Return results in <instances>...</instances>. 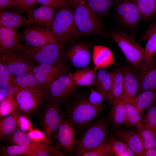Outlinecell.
Masks as SVG:
<instances>
[{
    "label": "cell",
    "instance_id": "cell-10",
    "mask_svg": "<svg viewBox=\"0 0 156 156\" xmlns=\"http://www.w3.org/2000/svg\"><path fill=\"white\" fill-rule=\"evenodd\" d=\"M77 129L68 118L63 120L58 129L56 135L58 147L65 154L70 155L74 152L77 143Z\"/></svg>",
    "mask_w": 156,
    "mask_h": 156
},
{
    "label": "cell",
    "instance_id": "cell-17",
    "mask_svg": "<svg viewBox=\"0 0 156 156\" xmlns=\"http://www.w3.org/2000/svg\"><path fill=\"white\" fill-rule=\"evenodd\" d=\"M21 34L18 29L0 28V52L9 53L19 52L24 45L20 43Z\"/></svg>",
    "mask_w": 156,
    "mask_h": 156
},
{
    "label": "cell",
    "instance_id": "cell-16",
    "mask_svg": "<svg viewBox=\"0 0 156 156\" xmlns=\"http://www.w3.org/2000/svg\"><path fill=\"white\" fill-rule=\"evenodd\" d=\"M63 55L73 66L77 68H85L91 62L89 48L85 43H80L71 46Z\"/></svg>",
    "mask_w": 156,
    "mask_h": 156
},
{
    "label": "cell",
    "instance_id": "cell-33",
    "mask_svg": "<svg viewBox=\"0 0 156 156\" xmlns=\"http://www.w3.org/2000/svg\"><path fill=\"white\" fill-rule=\"evenodd\" d=\"M123 102L125 112V125L130 127H136L142 122L141 115L134 106Z\"/></svg>",
    "mask_w": 156,
    "mask_h": 156
},
{
    "label": "cell",
    "instance_id": "cell-40",
    "mask_svg": "<svg viewBox=\"0 0 156 156\" xmlns=\"http://www.w3.org/2000/svg\"><path fill=\"white\" fill-rule=\"evenodd\" d=\"M111 150V146L109 139L96 147L84 153L82 156H109Z\"/></svg>",
    "mask_w": 156,
    "mask_h": 156
},
{
    "label": "cell",
    "instance_id": "cell-31",
    "mask_svg": "<svg viewBox=\"0 0 156 156\" xmlns=\"http://www.w3.org/2000/svg\"><path fill=\"white\" fill-rule=\"evenodd\" d=\"M16 119L12 114L1 118L0 121V139H8L16 130Z\"/></svg>",
    "mask_w": 156,
    "mask_h": 156
},
{
    "label": "cell",
    "instance_id": "cell-25",
    "mask_svg": "<svg viewBox=\"0 0 156 156\" xmlns=\"http://www.w3.org/2000/svg\"><path fill=\"white\" fill-rule=\"evenodd\" d=\"M156 90V60L150 61L141 76L138 94L150 90Z\"/></svg>",
    "mask_w": 156,
    "mask_h": 156
},
{
    "label": "cell",
    "instance_id": "cell-12",
    "mask_svg": "<svg viewBox=\"0 0 156 156\" xmlns=\"http://www.w3.org/2000/svg\"><path fill=\"white\" fill-rule=\"evenodd\" d=\"M21 40L26 45L33 47L60 42L53 35L49 28L34 26L25 28L21 34Z\"/></svg>",
    "mask_w": 156,
    "mask_h": 156
},
{
    "label": "cell",
    "instance_id": "cell-22",
    "mask_svg": "<svg viewBox=\"0 0 156 156\" xmlns=\"http://www.w3.org/2000/svg\"><path fill=\"white\" fill-rule=\"evenodd\" d=\"M111 73L112 83L108 100L109 103L112 105L122 101L121 98L124 91V86L122 67L116 68L111 72Z\"/></svg>",
    "mask_w": 156,
    "mask_h": 156
},
{
    "label": "cell",
    "instance_id": "cell-23",
    "mask_svg": "<svg viewBox=\"0 0 156 156\" xmlns=\"http://www.w3.org/2000/svg\"><path fill=\"white\" fill-rule=\"evenodd\" d=\"M0 13V27L18 29L21 27H29L32 25L29 19L14 12L5 10Z\"/></svg>",
    "mask_w": 156,
    "mask_h": 156
},
{
    "label": "cell",
    "instance_id": "cell-1",
    "mask_svg": "<svg viewBox=\"0 0 156 156\" xmlns=\"http://www.w3.org/2000/svg\"><path fill=\"white\" fill-rule=\"evenodd\" d=\"M107 118H100L85 128L77 139L73 154L82 156L85 153L108 140L110 136Z\"/></svg>",
    "mask_w": 156,
    "mask_h": 156
},
{
    "label": "cell",
    "instance_id": "cell-24",
    "mask_svg": "<svg viewBox=\"0 0 156 156\" xmlns=\"http://www.w3.org/2000/svg\"><path fill=\"white\" fill-rule=\"evenodd\" d=\"M122 101L134 106L141 115L144 110L156 102V90L145 91Z\"/></svg>",
    "mask_w": 156,
    "mask_h": 156
},
{
    "label": "cell",
    "instance_id": "cell-30",
    "mask_svg": "<svg viewBox=\"0 0 156 156\" xmlns=\"http://www.w3.org/2000/svg\"><path fill=\"white\" fill-rule=\"evenodd\" d=\"M7 140L10 143L14 144L35 146L44 147H49L51 146V144L34 141L27 135L26 132L22 131L18 129L16 130Z\"/></svg>",
    "mask_w": 156,
    "mask_h": 156
},
{
    "label": "cell",
    "instance_id": "cell-49",
    "mask_svg": "<svg viewBox=\"0 0 156 156\" xmlns=\"http://www.w3.org/2000/svg\"><path fill=\"white\" fill-rule=\"evenodd\" d=\"M143 156H156V146L144 150Z\"/></svg>",
    "mask_w": 156,
    "mask_h": 156
},
{
    "label": "cell",
    "instance_id": "cell-42",
    "mask_svg": "<svg viewBox=\"0 0 156 156\" xmlns=\"http://www.w3.org/2000/svg\"><path fill=\"white\" fill-rule=\"evenodd\" d=\"M13 76L6 65L0 60V88H4L13 86Z\"/></svg>",
    "mask_w": 156,
    "mask_h": 156
},
{
    "label": "cell",
    "instance_id": "cell-46",
    "mask_svg": "<svg viewBox=\"0 0 156 156\" xmlns=\"http://www.w3.org/2000/svg\"><path fill=\"white\" fill-rule=\"evenodd\" d=\"M67 0H36L37 3L54 8L62 7L65 6Z\"/></svg>",
    "mask_w": 156,
    "mask_h": 156
},
{
    "label": "cell",
    "instance_id": "cell-32",
    "mask_svg": "<svg viewBox=\"0 0 156 156\" xmlns=\"http://www.w3.org/2000/svg\"><path fill=\"white\" fill-rule=\"evenodd\" d=\"M144 150L156 146V134L142 122L136 127Z\"/></svg>",
    "mask_w": 156,
    "mask_h": 156
},
{
    "label": "cell",
    "instance_id": "cell-9",
    "mask_svg": "<svg viewBox=\"0 0 156 156\" xmlns=\"http://www.w3.org/2000/svg\"><path fill=\"white\" fill-rule=\"evenodd\" d=\"M116 13L120 23L131 29L136 28L141 17L138 7L132 0H118Z\"/></svg>",
    "mask_w": 156,
    "mask_h": 156
},
{
    "label": "cell",
    "instance_id": "cell-8",
    "mask_svg": "<svg viewBox=\"0 0 156 156\" xmlns=\"http://www.w3.org/2000/svg\"><path fill=\"white\" fill-rule=\"evenodd\" d=\"M14 97L17 105L16 109L25 115L35 112L48 99L37 93L24 90L15 91Z\"/></svg>",
    "mask_w": 156,
    "mask_h": 156
},
{
    "label": "cell",
    "instance_id": "cell-35",
    "mask_svg": "<svg viewBox=\"0 0 156 156\" xmlns=\"http://www.w3.org/2000/svg\"><path fill=\"white\" fill-rule=\"evenodd\" d=\"M3 154L6 156H25L34 149L40 147L35 146L23 145L14 144L11 145L1 146H0Z\"/></svg>",
    "mask_w": 156,
    "mask_h": 156
},
{
    "label": "cell",
    "instance_id": "cell-28",
    "mask_svg": "<svg viewBox=\"0 0 156 156\" xmlns=\"http://www.w3.org/2000/svg\"><path fill=\"white\" fill-rule=\"evenodd\" d=\"M112 83L111 72L105 68L97 70L94 85L96 89L102 92L108 99Z\"/></svg>",
    "mask_w": 156,
    "mask_h": 156
},
{
    "label": "cell",
    "instance_id": "cell-38",
    "mask_svg": "<svg viewBox=\"0 0 156 156\" xmlns=\"http://www.w3.org/2000/svg\"><path fill=\"white\" fill-rule=\"evenodd\" d=\"M146 110L141 115L142 122L156 134V102Z\"/></svg>",
    "mask_w": 156,
    "mask_h": 156
},
{
    "label": "cell",
    "instance_id": "cell-13",
    "mask_svg": "<svg viewBox=\"0 0 156 156\" xmlns=\"http://www.w3.org/2000/svg\"><path fill=\"white\" fill-rule=\"evenodd\" d=\"M75 86L72 81L70 73L66 72L52 82L47 92L48 96L61 101L71 96Z\"/></svg>",
    "mask_w": 156,
    "mask_h": 156
},
{
    "label": "cell",
    "instance_id": "cell-43",
    "mask_svg": "<svg viewBox=\"0 0 156 156\" xmlns=\"http://www.w3.org/2000/svg\"><path fill=\"white\" fill-rule=\"evenodd\" d=\"M37 3L36 0H12L11 8L28 13Z\"/></svg>",
    "mask_w": 156,
    "mask_h": 156
},
{
    "label": "cell",
    "instance_id": "cell-45",
    "mask_svg": "<svg viewBox=\"0 0 156 156\" xmlns=\"http://www.w3.org/2000/svg\"><path fill=\"white\" fill-rule=\"evenodd\" d=\"M89 102L95 106L102 104V103L107 100L105 95L97 89L92 88L89 96L88 97Z\"/></svg>",
    "mask_w": 156,
    "mask_h": 156
},
{
    "label": "cell",
    "instance_id": "cell-48",
    "mask_svg": "<svg viewBox=\"0 0 156 156\" xmlns=\"http://www.w3.org/2000/svg\"><path fill=\"white\" fill-rule=\"evenodd\" d=\"M12 0H0V12L11 8Z\"/></svg>",
    "mask_w": 156,
    "mask_h": 156
},
{
    "label": "cell",
    "instance_id": "cell-21",
    "mask_svg": "<svg viewBox=\"0 0 156 156\" xmlns=\"http://www.w3.org/2000/svg\"><path fill=\"white\" fill-rule=\"evenodd\" d=\"M92 57L94 68L97 70L105 68L113 64L120 66L115 61L111 50L105 46L94 45Z\"/></svg>",
    "mask_w": 156,
    "mask_h": 156
},
{
    "label": "cell",
    "instance_id": "cell-36",
    "mask_svg": "<svg viewBox=\"0 0 156 156\" xmlns=\"http://www.w3.org/2000/svg\"><path fill=\"white\" fill-rule=\"evenodd\" d=\"M132 0L138 7L143 18H148L156 13V0Z\"/></svg>",
    "mask_w": 156,
    "mask_h": 156
},
{
    "label": "cell",
    "instance_id": "cell-37",
    "mask_svg": "<svg viewBox=\"0 0 156 156\" xmlns=\"http://www.w3.org/2000/svg\"><path fill=\"white\" fill-rule=\"evenodd\" d=\"M89 7L96 14L107 12L112 5L114 0H86Z\"/></svg>",
    "mask_w": 156,
    "mask_h": 156
},
{
    "label": "cell",
    "instance_id": "cell-18",
    "mask_svg": "<svg viewBox=\"0 0 156 156\" xmlns=\"http://www.w3.org/2000/svg\"><path fill=\"white\" fill-rule=\"evenodd\" d=\"M113 134L126 144L137 156H143L144 149L136 127L115 129Z\"/></svg>",
    "mask_w": 156,
    "mask_h": 156
},
{
    "label": "cell",
    "instance_id": "cell-34",
    "mask_svg": "<svg viewBox=\"0 0 156 156\" xmlns=\"http://www.w3.org/2000/svg\"><path fill=\"white\" fill-rule=\"evenodd\" d=\"M156 54V32L148 39L144 48L143 61L140 70L141 76L151 59Z\"/></svg>",
    "mask_w": 156,
    "mask_h": 156
},
{
    "label": "cell",
    "instance_id": "cell-6",
    "mask_svg": "<svg viewBox=\"0 0 156 156\" xmlns=\"http://www.w3.org/2000/svg\"><path fill=\"white\" fill-rule=\"evenodd\" d=\"M110 36L123 53L127 61L140 72L143 64L144 48L131 36L119 30H113Z\"/></svg>",
    "mask_w": 156,
    "mask_h": 156
},
{
    "label": "cell",
    "instance_id": "cell-44",
    "mask_svg": "<svg viewBox=\"0 0 156 156\" xmlns=\"http://www.w3.org/2000/svg\"><path fill=\"white\" fill-rule=\"evenodd\" d=\"M26 133L31 139L36 142L48 144H51V141L44 132L39 129H33Z\"/></svg>",
    "mask_w": 156,
    "mask_h": 156
},
{
    "label": "cell",
    "instance_id": "cell-51",
    "mask_svg": "<svg viewBox=\"0 0 156 156\" xmlns=\"http://www.w3.org/2000/svg\"><path fill=\"white\" fill-rule=\"evenodd\" d=\"M67 0L72 2L73 1V0Z\"/></svg>",
    "mask_w": 156,
    "mask_h": 156
},
{
    "label": "cell",
    "instance_id": "cell-7",
    "mask_svg": "<svg viewBox=\"0 0 156 156\" xmlns=\"http://www.w3.org/2000/svg\"><path fill=\"white\" fill-rule=\"evenodd\" d=\"M47 100L42 121L44 132L51 141V136L57 132L65 118L60 109L61 101L49 96Z\"/></svg>",
    "mask_w": 156,
    "mask_h": 156
},
{
    "label": "cell",
    "instance_id": "cell-11",
    "mask_svg": "<svg viewBox=\"0 0 156 156\" xmlns=\"http://www.w3.org/2000/svg\"><path fill=\"white\" fill-rule=\"evenodd\" d=\"M66 72L64 65L44 64L32 66L31 71L43 89L47 93L52 82L60 75Z\"/></svg>",
    "mask_w": 156,
    "mask_h": 156
},
{
    "label": "cell",
    "instance_id": "cell-2",
    "mask_svg": "<svg viewBox=\"0 0 156 156\" xmlns=\"http://www.w3.org/2000/svg\"><path fill=\"white\" fill-rule=\"evenodd\" d=\"M105 107L103 104L94 105L89 102L88 97H82L68 105L67 116L77 129L80 130L92 123Z\"/></svg>",
    "mask_w": 156,
    "mask_h": 156
},
{
    "label": "cell",
    "instance_id": "cell-27",
    "mask_svg": "<svg viewBox=\"0 0 156 156\" xmlns=\"http://www.w3.org/2000/svg\"><path fill=\"white\" fill-rule=\"evenodd\" d=\"M108 115V120L115 129L119 128L122 125H125V112L124 102L120 101L112 104Z\"/></svg>",
    "mask_w": 156,
    "mask_h": 156
},
{
    "label": "cell",
    "instance_id": "cell-20",
    "mask_svg": "<svg viewBox=\"0 0 156 156\" xmlns=\"http://www.w3.org/2000/svg\"><path fill=\"white\" fill-rule=\"evenodd\" d=\"M13 85L15 91L20 90H28L48 98V93L43 89L31 72H26L14 77Z\"/></svg>",
    "mask_w": 156,
    "mask_h": 156
},
{
    "label": "cell",
    "instance_id": "cell-19",
    "mask_svg": "<svg viewBox=\"0 0 156 156\" xmlns=\"http://www.w3.org/2000/svg\"><path fill=\"white\" fill-rule=\"evenodd\" d=\"M55 8L42 5L28 13L29 20L34 26L52 29L54 20Z\"/></svg>",
    "mask_w": 156,
    "mask_h": 156
},
{
    "label": "cell",
    "instance_id": "cell-41",
    "mask_svg": "<svg viewBox=\"0 0 156 156\" xmlns=\"http://www.w3.org/2000/svg\"><path fill=\"white\" fill-rule=\"evenodd\" d=\"M11 114L14 117L18 129L26 132L33 128V125L29 118L25 115L22 114L16 109Z\"/></svg>",
    "mask_w": 156,
    "mask_h": 156
},
{
    "label": "cell",
    "instance_id": "cell-47",
    "mask_svg": "<svg viewBox=\"0 0 156 156\" xmlns=\"http://www.w3.org/2000/svg\"><path fill=\"white\" fill-rule=\"evenodd\" d=\"M156 32V21L153 23L148 29L142 34L141 40L148 39L153 34Z\"/></svg>",
    "mask_w": 156,
    "mask_h": 156
},
{
    "label": "cell",
    "instance_id": "cell-39",
    "mask_svg": "<svg viewBox=\"0 0 156 156\" xmlns=\"http://www.w3.org/2000/svg\"><path fill=\"white\" fill-rule=\"evenodd\" d=\"M14 92H12L0 103L1 119L11 114L16 109L17 105L14 97Z\"/></svg>",
    "mask_w": 156,
    "mask_h": 156
},
{
    "label": "cell",
    "instance_id": "cell-29",
    "mask_svg": "<svg viewBox=\"0 0 156 156\" xmlns=\"http://www.w3.org/2000/svg\"><path fill=\"white\" fill-rule=\"evenodd\" d=\"M109 140L111 146L109 156H137L126 144L113 134L110 135Z\"/></svg>",
    "mask_w": 156,
    "mask_h": 156
},
{
    "label": "cell",
    "instance_id": "cell-26",
    "mask_svg": "<svg viewBox=\"0 0 156 156\" xmlns=\"http://www.w3.org/2000/svg\"><path fill=\"white\" fill-rule=\"evenodd\" d=\"M97 70L94 67L93 69H81L70 73L73 83L76 86H88L94 84Z\"/></svg>",
    "mask_w": 156,
    "mask_h": 156
},
{
    "label": "cell",
    "instance_id": "cell-3",
    "mask_svg": "<svg viewBox=\"0 0 156 156\" xmlns=\"http://www.w3.org/2000/svg\"><path fill=\"white\" fill-rule=\"evenodd\" d=\"M74 16L80 34L87 35L103 34L102 23L97 14L89 7L85 0H73Z\"/></svg>",
    "mask_w": 156,
    "mask_h": 156
},
{
    "label": "cell",
    "instance_id": "cell-15",
    "mask_svg": "<svg viewBox=\"0 0 156 156\" xmlns=\"http://www.w3.org/2000/svg\"><path fill=\"white\" fill-rule=\"evenodd\" d=\"M123 71L124 91L123 100L132 98L138 94L141 79L140 71L130 64L122 67Z\"/></svg>",
    "mask_w": 156,
    "mask_h": 156
},
{
    "label": "cell",
    "instance_id": "cell-50",
    "mask_svg": "<svg viewBox=\"0 0 156 156\" xmlns=\"http://www.w3.org/2000/svg\"><path fill=\"white\" fill-rule=\"evenodd\" d=\"M5 88H0V103L2 102L12 92H8L6 90Z\"/></svg>",
    "mask_w": 156,
    "mask_h": 156
},
{
    "label": "cell",
    "instance_id": "cell-5",
    "mask_svg": "<svg viewBox=\"0 0 156 156\" xmlns=\"http://www.w3.org/2000/svg\"><path fill=\"white\" fill-rule=\"evenodd\" d=\"M62 46L60 42L37 47L25 45L18 52L39 64L63 65L64 64L61 58Z\"/></svg>",
    "mask_w": 156,
    "mask_h": 156
},
{
    "label": "cell",
    "instance_id": "cell-4",
    "mask_svg": "<svg viewBox=\"0 0 156 156\" xmlns=\"http://www.w3.org/2000/svg\"><path fill=\"white\" fill-rule=\"evenodd\" d=\"M51 29L53 35L62 44L77 38L80 34L75 21L74 12L65 6L60 8L56 13Z\"/></svg>",
    "mask_w": 156,
    "mask_h": 156
},
{
    "label": "cell",
    "instance_id": "cell-14",
    "mask_svg": "<svg viewBox=\"0 0 156 156\" xmlns=\"http://www.w3.org/2000/svg\"><path fill=\"white\" fill-rule=\"evenodd\" d=\"M0 60L15 77L26 72H31L32 66L30 64L31 61L20 53H4L1 55Z\"/></svg>",
    "mask_w": 156,
    "mask_h": 156
}]
</instances>
